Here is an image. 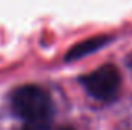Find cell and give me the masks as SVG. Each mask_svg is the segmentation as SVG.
<instances>
[{
	"label": "cell",
	"mask_w": 132,
	"mask_h": 130,
	"mask_svg": "<svg viewBox=\"0 0 132 130\" xmlns=\"http://www.w3.org/2000/svg\"><path fill=\"white\" fill-rule=\"evenodd\" d=\"M12 110L19 118L35 128H45L54 117L52 98L39 85H22L10 97Z\"/></svg>",
	"instance_id": "1"
},
{
	"label": "cell",
	"mask_w": 132,
	"mask_h": 130,
	"mask_svg": "<svg viewBox=\"0 0 132 130\" xmlns=\"http://www.w3.org/2000/svg\"><path fill=\"white\" fill-rule=\"evenodd\" d=\"M85 90L97 100L109 102L119 95L120 90V72L116 65L107 63L95 68L94 72L87 73L80 78Z\"/></svg>",
	"instance_id": "2"
},
{
	"label": "cell",
	"mask_w": 132,
	"mask_h": 130,
	"mask_svg": "<svg viewBox=\"0 0 132 130\" xmlns=\"http://www.w3.org/2000/svg\"><path fill=\"white\" fill-rule=\"evenodd\" d=\"M109 42H110V37H107V35H97V37H92V39H87L84 42L74 45L65 53V62H74V60H79L92 52H97L99 49H102Z\"/></svg>",
	"instance_id": "3"
},
{
	"label": "cell",
	"mask_w": 132,
	"mask_h": 130,
	"mask_svg": "<svg viewBox=\"0 0 132 130\" xmlns=\"http://www.w3.org/2000/svg\"><path fill=\"white\" fill-rule=\"evenodd\" d=\"M60 130H72V128H60Z\"/></svg>",
	"instance_id": "4"
}]
</instances>
